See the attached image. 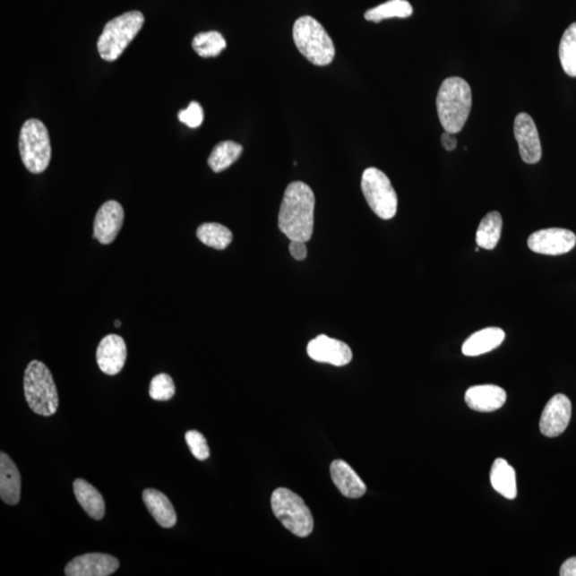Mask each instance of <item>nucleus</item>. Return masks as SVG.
<instances>
[{
    "label": "nucleus",
    "instance_id": "16",
    "mask_svg": "<svg viewBox=\"0 0 576 576\" xmlns=\"http://www.w3.org/2000/svg\"><path fill=\"white\" fill-rule=\"evenodd\" d=\"M507 394L504 389L494 384L477 385L466 393L467 405L478 412H494L505 405Z\"/></svg>",
    "mask_w": 576,
    "mask_h": 576
},
{
    "label": "nucleus",
    "instance_id": "1",
    "mask_svg": "<svg viewBox=\"0 0 576 576\" xmlns=\"http://www.w3.org/2000/svg\"><path fill=\"white\" fill-rule=\"evenodd\" d=\"M315 194L302 182L290 183L279 206L278 226L290 240L309 242L314 231Z\"/></svg>",
    "mask_w": 576,
    "mask_h": 576
},
{
    "label": "nucleus",
    "instance_id": "32",
    "mask_svg": "<svg viewBox=\"0 0 576 576\" xmlns=\"http://www.w3.org/2000/svg\"><path fill=\"white\" fill-rule=\"evenodd\" d=\"M289 253L295 260H305L307 256L305 242H301V240H290Z\"/></svg>",
    "mask_w": 576,
    "mask_h": 576
},
{
    "label": "nucleus",
    "instance_id": "4",
    "mask_svg": "<svg viewBox=\"0 0 576 576\" xmlns=\"http://www.w3.org/2000/svg\"><path fill=\"white\" fill-rule=\"evenodd\" d=\"M293 37L296 47L311 64L324 66L332 63L335 56L332 39L312 16H302L295 21Z\"/></svg>",
    "mask_w": 576,
    "mask_h": 576
},
{
    "label": "nucleus",
    "instance_id": "19",
    "mask_svg": "<svg viewBox=\"0 0 576 576\" xmlns=\"http://www.w3.org/2000/svg\"><path fill=\"white\" fill-rule=\"evenodd\" d=\"M142 499L155 521L164 529H171L177 522L175 507L162 492L155 489H145Z\"/></svg>",
    "mask_w": 576,
    "mask_h": 576
},
{
    "label": "nucleus",
    "instance_id": "29",
    "mask_svg": "<svg viewBox=\"0 0 576 576\" xmlns=\"http://www.w3.org/2000/svg\"><path fill=\"white\" fill-rule=\"evenodd\" d=\"M150 399L158 401L170 400L176 394V384L168 374H159L150 382Z\"/></svg>",
    "mask_w": 576,
    "mask_h": 576
},
{
    "label": "nucleus",
    "instance_id": "31",
    "mask_svg": "<svg viewBox=\"0 0 576 576\" xmlns=\"http://www.w3.org/2000/svg\"><path fill=\"white\" fill-rule=\"evenodd\" d=\"M178 120L190 128H197L204 120L203 108L198 102H192L186 109L178 113Z\"/></svg>",
    "mask_w": 576,
    "mask_h": 576
},
{
    "label": "nucleus",
    "instance_id": "27",
    "mask_svg": "<svg viewBox=\"0 0 576 576\" xmlns=\"http://www.w3.org/2000/svg\"><path fill=\"white\" fill-rule=\"evenodd\" d=\"M193 47L201 57H217L223 49H226L227 41L220 32H201L193 38Z\"/></svg>",
    "mask_w": 576,
    "mask_h": 576
},
{
    "label": "nucleus",
    "instance_id": "10",
    "mask_svg": "<svg viewBox=\"0 0 576 576\" xmlns=\"http://www.w3.org/2000/svg\"><path fill=\"white\" fill-rule=\"evenodd\" d=\"M572 416V401L566 395L557 394L547 402L540 418V432L546 437L555 438L564 433Z\"/></svg>",
    "mask_w": 576,
    "mask_h": 576
},
{
    "label": "nucleus",
    "instance_id": "11",
    "mask_svg": "<svg viewBox=\"0 0 576 576\" xmlns=\"http://www.w3.org/2000/svg\"><path fill=\"white\" fill-rule=\"evenodd\" d=\"M513 132L522 160L529 165L539 162L542 158V147L533 117L528 114H519L514 120Z\"/></svg>",
    "mask_w": 576,
    "mask_h": 576
},
{
    "label": "nucleus",
    "instance_id": "26",
    "mask_svg": "<svg viewBox=\"0 0 576 576\" xmlns=\"http://www.w3.org/2000/svg\"><path fill=\"white\" fill-rule=\"evenodd\" d=\"M412 13V5L407 0H390L388 3L379 4L376 8L368 10L365 13V19L369 21L379 23V21L387 19L409 18Z\"/></svg>",
    "mask_w": 576,
    "mask_h": 576
},
{
    "label": "nucleus",
    "instance_id": "30",
    "mask_svg": "<svg viewBox=\"0 0 576 576\" xmlns=\"http://www.w3.org/2000/svg\"><path fill=\"white\" fill-rule=\"evenodd\" d=\"M185 440H186L190 451L198 460L204 461L209 460L211 456L210 447L202 434L197 432V430H190L185 434Z\"/></svg>",
    "mask_w": 576,
    "mask_h": 576
},
{
    "label": "nucleus",
    "instance_id": "13",
    "mask_svg": "<svg viewBox=\"0 0 576 576\" xmlns=\"http://www.w3.org/2000/svg\"><path fill=\"white\" fill-rule=\"evenodd\" d=\"M125 210L119 202L114 200L105 202L95 216L93 238L103 245L114 243L125 222Z\"/></svg>",
    "mask_w": 576,
    "mask_h": 576
},
{
    "label": "nucleus",
    "instance_id": "3",
    "mask_svg": "<svg viewBox=\"0 0 576 576\" xmlns=\"http://www.w3.org/2000/svg\"><path fill=\"white\" fill-rule=\"evenodd\" d=\"M25 399L30 409L42 417H52L58 410L59 397L53 374L44 363L33 360L24 376Z\"/></svg>",
    "mask_w": 576,
    "mask_h": 576
},
{
    "label": "nucleus",
    "instance_id": "33",
    "mask_svg": "<svg viewBox=\"0 0 576 576\" xmlns=\"http://www.w3.org/2000/svg\"><path fill=\"white\" fill-rule=\"evenodd\" d=\"M441 142H442V145H443V148L446 150H449V152H451V150H454L457 148V143H458L456 133H452L449 132H445L442 133Z\"/></svg>",
    "mask_w": 576,
    "mask_h": 576
},
{
    "label": "nucleus",
    "instance_id": "28",
    "mask_svg": "<svg viewBox=\"0 0 576 576\" xmlns=\"http://www.w3.org/2000/svg\"><path fill=\"white\" fill-rule=\"evenodd\" d=\"M559 60L564 73L576 77V23L570 25L562 37L559 44Z\"/></svg>",
    "mask_w": 576,
    "mask_h": 576
},
{
    "label": "nucleus",
    "instance_id": "9",
    "mask_svg": "<svg viewBox=\"0 0 576 576\" xmlns=\"http://www.w3.org/2000/svg\"><path fill=\"white\" fill-rule=\"evenodd\" d=\"M533 253L545 255H562L572 251L576 245V235L566 228H551L531 234L528 240Z\"/></svg>",
    "mask_w": 576,
    "mask_h": 576
},
{
    "label": "nucleus",
    "instance_id": "18",
    "mask_svg": "<svg viewBox=\"0 0 576 576\" xmlns=\"http://www.w3.org/2000/svg\"><path fill=\"white\" fill-rule=\"evenodd\" d=\"M330 472H331L334 485L344 496L348 499H359L365 494V484L348 463L343 460H334L330 467Z\"/></svg>",
    "mask_w": 576,
    "mask_h": 576
},
{
    "label": "nucleus",
    "instance_id": "23",
    "mask_svg": "<svg viewBox=\"0 0 576 576\" xmlns=\"http://www.w3.org/2000/svg\"><path fill=\"white\" fill-rule=\"evenodd\" d=\"M503 219L499 211H491L484 217L477 232V244L479 248L494 250L499 244L502 235Z\"/></svg>",
    "mask_w": 576,
    "mask_h": 576
},
{
    "label": "nucleus",
    "instance_id": "15",
    "mask_svg": "<svg viewBox=\"0 0 576 576\" xmlns=\"http://www.w3.org/2000/svg\"><path fill=\"white\" fill-rule=\"evenodd\" d=\"M127 349L125 340L116 334H109L99 344L97 350L98 365L103 373L115 376L125 367Z\"/></svg>",
    "mask_w": 576,
    "mask_h": 576
},
{
    "label": "nucleus",
    "instance_id": "34",
    "mask_svg": "<svg viewBox=\"0 0 576 576\" xmlns=\"http://www.w3.org/2000/svg\"><path fill=\"white\" fill-rule=\"evenodd\" d=\"M562 576H576V557L567 559L561 568Z\"/></svg>",
    "mask_w": 576,
    "mask_h": 576
},
{
    "label": "nucleus",
    "instance_id": "17",
    "mask_svg": "<svg viewBox=\"0 0 576 576\" xmlns=\"http://www.w3.org/2000/svg\"><path fill=\"white\" fill-rule=\"evenodd\" d=\"M21 478L18 467L2 451L0 454V497L10 506L18 505L21 500Z\"/></svg>",
    "mask_w": 576,
    "mask_h": 576
},
{
    "label": "nucleus",
    "instance_id": "25",
    "mask_svg": "<svg viewBox=\"0 0 576 576\" xmlns=\"http://www.w3.org/2000/svg\"><path fill=\"white\" fill-rule=\"evenodd\" d=\"M197 237L211 248L225 250L232 243L233 234L220 223L208 222L198 228Z\"/></svg>",
    "mask_w": 576,
    "mask_h": 576
},
{
    "label": "nucleus",
    "instance_id": "24",
    "mask_svg": "<svg viewBox=\"0 0 576 576\" xmlns=\"http://www.w3.org/2000/svg\"><path fill=\"white\" fill-rule=\"evenodd\" d=\"M243 147L234 142H222L218 143L209 158V166L216 173L230 168L243 154Z\"/></svg>",
    "mask_w": 576,
    "mask_h": 576
},
{
    "label": "nucleus",
    "instance_id": "20",
    "mask_svg": "<svg viewBox=\"0 0 576 576\" xmlns=\"http://www.w3.org/2000/svg\"><path fill=\"white\" fill-rule=\"evenodd\" d=\"M505 340V332L500 328H486L475 332L462 346L467 357H477L494 350Z\"/></svg>",
    "mask_w": 576,
    "mask_h": 576
},
{
    "label": "nucleus",
    "instance_id": "5",
    "mask_svg": "<svg viewBox=\"0 0 576 576\" xmlns=\"http://www.w3.org/2000/svg\"><path fill=\"white\" fill-rule=\"evenodd\" d=\"M144 23V16L139 11H131L111 20L105 25L98 41L100 57L115 61L136 38Z\"/></svg>",
    "mask_w": 576,
    "mask_h": 576
},
{
    "label": "nucleus",
    "instance_id": "6",
    "mask_svg": "<svg viewBox=\"0 0 576 576\" xmlns=\"http://www.w3.org/2000/svg\"><path fill=\"white\" fill-rule=\"evenodd\" d=\"M271 507L279 521L294 535L305 538L312 534L314 519L305 501L293 491L277 489L271 496Z\"/></svg>",
    "mask_w": 576,
    "mask_h": 576
},
{
    "label": "nucleus",
    "instance_id": "7",
    "mask_svg": "<svg viewBox=\"0 0 576 576\" xmlns=\"http://www.w3.org/2000/svg\"><path fill=\"white\" fill-rule=\"evenodd\" d=\"M20 154L26 169L39 175L47 169L52 159V147L47 128L41 121L25 122L20 133Z\"/></svg>",
    "mask_w": 576,
    "mask_h": 576
},
{
    "label": "nucleus",
    "instance_id": "22",
    "mask_svg": "<svg viewBox=\"0 0 576 576\" xmlns=\"http://www.w3.org/2000/svg\"><path fill=\"white\" fill-rule=\"evenodd\" d=\"M490 480L497 494L508 500L516 499L518 494L516 471L505 460L499 458L494 461L491 469Z\"/></svg>",
    "mask_w": 576,
    "mask_h": 576
},
{
    "label": "nucleus",
    "instance_id": "2",
    "mask_svg": "<svg viewBox=\"0 0 576 576\" xmlns=\"http://www.w3.org/2000/svg\"><path fill=\"white\" fill-rule=\"evenodd\" d=\"M472 108V90L460 77L447 78L439 89L437 110L442 127L445 132L457 133L462 131Z\"/></svg>",
    "mask_w": 576,
    "mask_h": 576
},
{
    "label": "nucleus",
    "instance_id": "35",
    "mask_svg": "<svg viewBox=\"0 0 576 576\" xmlns=\"http://www.w3.org/2000/svg\"><path fill=\"white\" fill-rule=\"evenodd\" d=\"M115 326H116V328H120V327H121V322H120V321H116V322H115Z\"/></svg>",
    "mask_w": 576,
    "mask_h": 576
},
{
    "label": "nucleus",
    "instance_id": "14",
    "mask_svg": "<svg viewBox=\"0 0 576 576\" xmlns=\"http://www.w3.org/2000/svg\"><path fill=\"white\" fill-rule=\"evenodd\" d=\"M307 355L312 360L334 366H345L352 360V351L348 345L323 334L318 335L307 345Z\"/></svg>",
    "mask_w": 576,
    "mask_h": 576
},
{
    "label": "nucleus",
    "instance_id": "12",
    "mask_svg": "<svg viewBox=\"0 0 576 576\" xmlns=\"http://www.w3.org/2000/svg\"><path fill=\"white\" fill-rule=\"evenodd\" d=\"M120 567V562L109 554L88 553L77 556L64 569L68 576H108Z\"/></svg>",
    "mask_w": 576,
    "mask_h": 576
},
{
    "label": "nucleus",
    "instance_id": "8",
    "mask_svg": "<svg viewBox=\"0 0 576 576\" xmlns=\"http://www.w3.org/2000/svg\"><path fill=\"white\" fill-rule=\"evenodd\" d=\"M361 188L369 208L374 214L383 220H390L395 217L399 198L385 173L377 168H368L363 172Z\"/></svg>",
    "mask_w": 576,
    "mask_h": 576
},
{
    "label": "nucleus",
    "instance_id": "21",
    "mask_svg": "<svg viewBox=\"0 0 576 576\" xmlns=\"http://www.w3.org/2000/svg\"><path fill=\"white\" fill-rule=\"evenodd\" d=\"M73 488H74L77 502L80 503L88 516L97 521L102 520L106 508L105 501L99 490L82 478H77L73 484Z\"/></svg>",
    "mask_w": 576,
    "mask_h": 576
}]
</instances>
